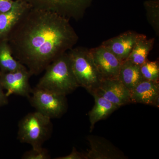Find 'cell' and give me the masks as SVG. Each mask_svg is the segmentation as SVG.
<instances>
[{
  "label": "cell",
  "mask_w": 159,
  "mask_h": 159,
  "mask_svg": "<svg viewBox=\"0 0 159 159\" xmlns=\"http://www.w3.org/2000/svg\"><path fill=\"white\" fill-rule=\"evenodd\" d=\"M78 39L70 19L54 11L31 7L11 29L7 41L13 57L32 76L41 74L73 48Z\"/></svg>",
  "instance_id": "cell-1"
},
{
  "label": "cell",
  "mask_w": 159,
  "mask_h": 159,
  "mask_svg": "<svg viewBox=\"0 0 159 159\" xmlns=\"http://www.w3.org/2000/svg\"><path fill=\"white\" fill-rule=\"evenodd\" d=\"M36 87L66 96L79 87L68 52L54 60L45 70Z\"/></svg>",
  "instance_id": "cell-2"
},
{
  "label": "cell",
  "mask_w": 159,
  "mask_h": 159,
  "mask_svg": "<svg viewBox=\"0 0 159 159\" xmlns=\"http://www.w3.org/2000/svg\"><path fill=\"white\" fill-rule=\"evenodd\" d=\"M67 52L78 85L92 95L103 79L94 63L89 50L79 47L73 48Z\"/></svg>",
  "instance_id": "cell-3"
},
{
  "label": "cell",
  "mask_w": 159,
  "mask_h": 159,
  "mask_svg": "<svg viewBox=\"0 0 159 159\" xmlns=\"http://www.w3.org/2000/svg\"><path fill=\"white\" fill-rule=\"evenodd\" d=\"M51 119L36 111L27 114L19 122L18 139L33 148L41 147L51 135Z\"/></svg>",
  "instance_id": "cell-4"
},
{
  "label": "cell",
  "mask_w": 159,
  "mask_h": 159,
  "mask_svg": "<svg viewBox=\"0 0 159 159\" xmlns=\"http://www.w3.org/2000/svg\"><path fill=\"white\" fill-rule=\"evenodd\" d=\"M29 98L36 111L51 119L61 116L67 109L66 96L36 86Z\"/></svg>",
  "instance_id": "cell-5"
},
{
  "label": "cell",
  "mask_w": 159,
  "mask_h": 159,
  "mask_svg": "<svg viewBox=\"0 0 159 159\" xmlns=\"http://www.w3.org/2000/svg\"><path fill=\"white\" fill-rule=\"evenodd\" d=\"M30 6L36 9L56 12L70 19L78 20L84 15L91 0H29Z\"/></svg>",
  "instance_id": "cell-6"
},
{
  "label": "cell",
  "mask_w": 159,
  "mask_h": 159,
  "mask_svg": "<svg viewBox=\"0 0 159 159\" xmlns=\"http://www.w3.org/2000/svg\"><path fill=\"white\" fill-rule=\"evenodd\" d=\"M31 77L26 67L13 72L0 71V84L7 97L16 95L29 98L32 90L29 81Z\"/></svg>",
  "instance_id": "cell-7"
},
{
  "label": "cell",
  "mask_w": 159,
  "mask_h": 159,
  "mask_svg": "<svg viewBox=\"0 0 159 159\" xmlns=\"http://www.w3.org/2000/svg\"><path fill=\"white\" fill-rule=\"evenodd\" d=\"M89 50L94 63L103 79H118L122 61L111 51L101 44Z\"/></svg>",
  "instance_id": "cell-8"
},
{
  "label": "cell",
  "mask_w": 159,
  "mask_h": 159,
  "mask_svg": "<svg viewBox=\"0 0 159 159\" xmlns=\"http://www.w3.org/2000/svg\"><path fill=\"white\" fill-rule=\"evenodd\" d=\"M93 93L101 96L119 107L131 103L130 91L118 79L103 80Z\"/></svg>",
  "instance_id": "cell-9"
},
{
  "label": "cell",
  "mask_w": 159,
  "mask_h": 159,
  "mask_svg": "<svg viewBox=\"0 0 159 159\" xmlns=\"http://www.w3.org/2000/svg\"><path fill=\"white\" fill-rule=\"evenodd\" d=\"M87 140L90 149L85 153L86 159H126L124 154L109 141L97 136L89 135Z\"/></svg>",
  "instance_id": "cell-10"
},
{
  "label": "cell",
  "mask_w": 159,
  "mask_h": 159,
  "mask_svg": "<svg viewBox=\"0 0 159 159\" xmlns=\"http://www.w3.org/2000/svg\"><path fill=\"white\" fill-rule=\"evenodd\" d=\"M142 34L128 31L118 36L107 40L101 44L108 48L121 61L127 59L137 40Z\"/></svg>",
  "instance_id": "cell-11"
},
{
  "label": "cell",
  "mask_w": 159,
  "mask_h": 159,
  "mask_svg": "<svg viewBox=\"0 0 159 159\" xmlns=\"http://www.w3.org/2000/svg\"><path fill=\"white\" fill-rule=\"evenodd\" d=\"M131 103L155 106L159 107V81L144 80L130 91Z\"/></svg>",
  "instance_id": "cell-12"
},
{
  "label": "cell",
  "mask_w": 159,
  "mask_h": 159,
  "mask_svg": "<svg viewBox=\"0 0 159 159\" xmlns=\"http://www.w3.org/2000/svg\"><path fill=\"white\" fill-rule=\"evenodd\" d=\"M31 6L21 0L15 1L9 11L0 13V41H7L10 31Z\"/></svg>",
  "instance_id": "cell-13"
},
{
  "label": "cell",
  "mask_w": 159,
  "mask_h": 159,
  "mask_svg": "<svg viewBox=\"0 0 159 159\" xmlns=\"http://www.w3.org/2000/svg\"><path fill=\"white\" fill-rule=\"evenodd\" d=\"M95 99V105L89 112L90 123V131L93 129L95 124L100 120L105 119L110 115L119 108L115 105L97 94H92Z\"/></svg>",
  "instance_id": "cell-14"
},
{
  "label": "cell",
  "mask_w": 159,
  "mask_h": 159,
  "mask_svg": "<svg viewBox=\"0 0 159 159\" xmlns=\"http://www.w3.org/2000/svg\"><path fill=\"white\" fill-rule=\"evenodd\" d=\"M118 80L131 91L139 83L145 79L142 77L140 66L125 60L121 63Z\"/></svg>",
  "instance_id": "cell-15"
},
{
  "label": "cell",
  "mask_w": 159,
  "mask_h": 159,
  "mask_svg": "<svg viewBox=\"0 0 159 159\" xmlns=\"http://www.w3.org/2000/svg\"><path fill=\"white\" fill-rule=\"evenodd\" d=\"M155 38L147 39L145 34H142L134 46L133 48L126 60L138 65L148 60V54L153 48Z\"/></svg>",
  "instance_id": "cell-16"
},
{
  "label": "cell",
  "mask_w": 159,
  "mask_h": 159,
  "mask_svg": "<svg viewBox=\"0 0 159 159\" xmlns=\"http://www.w3.org/2000/svg\"><path fill=\"white\" fill-rule=\"evenodd\" d=\"M25 67L13 57L7 41H0V71L13 72Z\"/></svg>",
  "instance_id": "cell-17"
},
{
  "label": "cell",
  "mask_w": 159,
  "mask_h": 159,
  "mask_svg": "<svg viewBox=\"0 0 159 159\" xmlns=\"http://www.w3.org/2000/svg\"><path fill=\"white\" fill-rule=\"evenodd\" d=\"M140 70L144 79L157 82L159 81L158 61H149L148 60L140 66Z\"/></svg>",
  "instance_id": "cell-18"
},
{
  "label": "cell",
  "mask_w": 159,
  "mask_h": 159,
  "mask_svg": "<svg viewBox=\"0 0 159 159\" xmlns=\"http://www.w3.org/2000/svg\"><path fill=\"white\" fill-rule=\"evenodd\" d=\"M146 16L148 23L155 31L157 35L159 34V10L157 3L153 2L145 4Z\"/></svg>",
  "instance_id": "cell-19"
},
{
  "label": "cell",
  "mask_w": 159,
  "mask_h": 159,
  "mask_svg": "<svg viewBox=\"0 0 159 159\" xmlns=\"http://www.w3.org/2000/svg\"><path fill=\"white\" fill-rule=\"evenodd\" d=\"M48 151L43 146L33 148L26 152L23 155L22 158L24 159H50Z\"/></svg>",
  "instance_id": "cell-20"
},
{
  "label": "cell",
  "mask_w": 159,
  "mask_h": 159,
  "mask_svg": "<svg viewBox=\"0 0 159 159\" xmlns=\"http://www.w3.org/2000/svg\"><path fill=\"white\" fill-rule=\"evenodd\" d=\"M55 159H86L85 154L77 151L75 147L73 148L72 152L66 156L55 158Z\"/></svg>",
  "instance_id": "cell-21"
},
{
  "label": "cell",
  "mask_w": 159,
  "mask_h": 159,
  "mask_svg": "<svg viewBox=\"0 0 159 159\" xmlns=\"http://www.w3.org/2000/svg\"><path fill=\"white\" fill-rule=\"evenodd\" d=\"M12 0H0V13L6 12L11 9L14 5Z\"/></svg>",
  "instance_id": "cell-22"
},
{
  "label": "cell",
  "mask_w": 159,
  "mask_h": 159,
  "mask_svg": "<svg viewBox=\"0 0 159 159\" xmlns=\"http://www.w3.org/2000/svg\"><path fill=\"white\" fill-rule=\"evenodd\" d=\"M9 103L8 97L4 92V89L0 84V108L5 106Z\"/></svg>",
  "instance_id": "cell-23"
}]
</instances>
